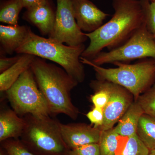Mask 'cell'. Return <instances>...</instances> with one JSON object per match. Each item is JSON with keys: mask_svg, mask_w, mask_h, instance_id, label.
Here are the masks:
<instances>
[{"mask_svg": "<svg viewBox=\"0 0 155 155\" xmlns=\"http://www.w3.org/2000/svg\"><path fill=\"white\" fill-rule=\"evenodd\" d=\"M112 5L115 12L111 19L93 32L85 33L90 42L82 58L91 61L104 48L119 47L145 23L141 0H112Z\"/></svg>", "mask_w": 155, "mask_h": 155, "instance_id": "obj_1", "label": "cell"}, {"mask_svg": "<svg viewBox=\"0 0 155 155\" xmlns=\"http://www.w3.org/2000/svg\"><path fill=\"white\" fill-rule=\"evenodd\" d=\"M30 69L52 115L63 114L77 119L79 110L72 103L70 93L78 82L63 68L38 57L35 58Z\"/></svg>", "mask_w": 155, "mask_h": 155, "instance_id": "obj_2", "label": "cell"}, {"mask_svg": "<svg viewBox=\"0 0 155 155\" xmlns=\"http://www.w3.org/2000/svg\"><path fill=\"white\" fill-rule=\"evenodd\" d=\"M85 48L84 44L70 46L49 38L39 36L31 30L26 39L16 52L30 54L54 62L80 83L83 82L85 78L84 64L80 60Z\"/></svg>", "mask_w": 155, "mask_h": 155, "instance_id": "obj_3", "label": "cell"}, {"mask_svg": "<svg viewBox=\"0 0 155 155\" xmlns=\"http://www.w3.org/2000/svg\"><path fill=\"white\" fill-rule=\"evenodd\" d=\"M83 64L92 67L97 79L107 81L126 89L137 101L140 95L155 83V59H142L134 64L116 62V68H106L81 57Z\"/></svg>", "mask_w": 155, "mask_h": 155, "instance_id": "obj_4", "label": "cell"}, {"mask_svg": "<svg viewBox=\"0 0 155 155\" xmlns=\"http://www.w3.org/2000/svg\"><path fill=\"white\" fill-rule=\"evenodd\" d=\"M26 125L20 137L25 147L41 155H68L69 150L61 134L60 123L50 116H24Z\"/></svg>", "mask_w": 155, "mask_h": 155, "instance_id": "obj_5", "label": "cell"}, {"mask_svg": "<svg viewBox=\"0 0 155 155\" xmlns=\"http://www.w3.org/2000/svg\"><path fill=\"white\" fill-rule=\"evenodd\" d=\"M6 93L13 110L19 116L52 115L30 68L23 72Z\"/></svg>", "mask_w": 155, "mask_h": 155, "instance_id": "obj_6", "label": "cell"}, {"mask_svg": "<svg viewBox=\"0 0 155 155\" xmlns=\"http://www.w3.org/2000/svg\"><path fill=\"white\" fill-rule=\"evenodd\" d=\"M148 58L155 59V40L144 23L123 44L109 51L101 52L90 61L101 66L116 62L129 64Z\"/></svg>", "mask_w": 155, "mask_h": 155, "instance_id": "obj_7", "label": "cell"}, {"mask_svg": "<svg viewBox=\"0 0 155 155\" xmlns=\"http://www.w3.org/2000/svg\"><path fill=\"white\" fill-rule=\"evenodd\" d=\"M54 24L48 38L70 46L84 44L87 39L78 25L72 0H57Z\"/></svg>", "mask_w": 155, "mask_h": 155, "instance_id": "obj_8", "label": "cell"}, {"mask_svg": "<svg viewBox=\"0 0 155 155\" xmlns=\"http://www.w3.org/2000/svg\"><path fill=\"white\" fill-rule=\"evenodd\" d=\"M90 86L91 88L103 89L108 93L109 101L104 110V121L100 129L103 131L113 128L133 102V96L126 89L107 81L92 80Z\"/></svg>", "mask_w": 155, "mask_h": 155, "instance_id": "obj_9", "label": "cell"}, {"mask_svg": "<svg viewBox=\"0 0 155 155\" xmlns=\"http://www.w3.org/2000/svg\"><path fill=\"white\" fill-rule=\"evenodd\" d=\"M61 134L69 150L90 143H98L101 130L85 123H61Z\"/></svg>", "mask_w": 155, "mask_h": 155, "instance_id": "obj_10", "label": "cell"}, {"mask_svg": "<svg viewBox=\"0 0 155 155\" xmlns=\"http://www.w3.org/2000/svg\"><path fill=\"white\" fill-rule=\"evenodd\" d=\"M73 11L78 25L82 31L91 33L103 25L110 16L100 10L89 0H72Z\"/></svg>", "mask_w": 155, "mask_h": 155, "instance_id": "obj_11", "label": "cell"}, {"mask_svg": "<svg viewBox=\"0 0 155 155\" xmlns=\"http://www.w3.org/2000/svg\"><path fill=\"white\" fill-rule=\"evenodd\" d=\"M56 11L51 0H46L26 9L23 19L33 24L43 35H49L54 24Z\"/></svg>", "mask_w": 155, "mask_h": 155, "instance_id": "obj_12", "label": "cell"}, {"mask_svg": "<svg viewBox=\"0 0 155 155\" xmlns=\"http://www.w3.org/2000/svg\"><path fill=\"white\" fill-rule=\"evenodd\" d=\"M31 30L27 25H0V44L3 52L9 54L16 52Z\"/></svg>", "mask_w": 155, "mask_h": 155, "instance_id": "obj_13", "label": "cell"}, {"mask_svg": "<svg viewBox=\"0 0 155 155\" xmlns=\"http://www.w3.org/2000/svg\"><path fill=\"white\" fill-rule=\"evenodd\" d=\"M26 125L23 117H20L10 108L1 109L0 112V141L17 139L22 135Z\"/></svg>", "mask_w": 155, "mask_h": 155, "instance_id": "obj_14", "label": "cell"}, {"mask_svg": "<svg viewBox=\"0 0 155 155\" xmlns=\"http://www.w3.org/2000/svg\"><path fill=\"white\" fill-rule=\"evenodd\" d=\"M144 114L140 104L134 101L114 127L121 137H128L137 134L140 119Z\"/></svg>", "mask_w": 155, "mask_h": 155, "instance_id": "obj_15", "label": "cell"}, {"mask_svg": "<svg viewBox=\"0 0 155 155\" xmlns=\"http://www.w3.org/2000/svg\"><path fill=\"white\" fill-rule=\"evenodd\" d=\"M18 61L0 75V91L6 92L17 81L25 71L30 68L35 56L30 54H20Z\"/></svg>", "mask_w": 155, "mask_h": 155, "instance_id": "obj_16", "label": "cell"}, {"mask_svg": "<svg viewBox=\"0 0 155 155\" xmlns=\"http://www.w3.org/2000/svg\"><path fill=\"white\" fill-rule=\"evenodd\" d=\"M137 134L150 151L155 150V118L143 114L139 122Z\"/></svg>", "mask_w": 155, "mask_h": 155, "instance_id": "obj_17", "label": "cell"}, {"mask_svg": "<svg viewBox=\"0 0 155 155\" xmlns=\"http://www.w3.org/2000/svg\"><path fill=\"white\" fill-rule=\"evenodd\" d=\"M24 8L22 0H0V22L18 25L19 14Z\"/></svg>", "mask_w": 155, "mask_h": 155, "instance_id": "obj_18", "label": "cell"}, {"mask_svg": "<svg viewBox=\"0 0 155 155\" xmlns=\"http://www.w3.org/2000/svg\"><path fill=\"white\" fill-rule=\"evenodd\" d=\"M120 137L114 127L101 131L98 143L101 155H115L118 150Z\"/></svg>", "mask_w": 155, "mask_h": 155, "instance_id": "obj_19", "label": "cell"}, {"mask_svg": "<svg viewBox=\"0 0 155 155\" xmlns=\"http://www.w3.org/2000/svg\"><path fill=\"white\" fill-rule=\"evenodd\" d=\"M123 149L119 153L116 152L115 155H149L150 151L137 134L126 137Z\"/></svg>", "mask_w": 155, "mask_h": 155, "instance_id": "obj_20", "label": "cell"}, {"mask_svg": "<svg viewBox=\"0 0 155 155\" xmlns=\"http://www.w3.org/2000/svg\"><path fill=\"white\" fill-rule=\"evenodd\" d=\"M144 114L155 118V83L137 100Z\"/></svg>", "mask_w": 155, "mask_h": 155, "instance_id": "obj_21", "label": "cell"}, {"mask_svg": "<svg viewBox=\"0 0 155 155\" xmlns=\"http://www.w3.org/2000/svg\"><path fill=\"white\" fill-rule=\"evenodd\" d=\"M147 29L155 40V2L150 0H141Z\"/></svg>", "mask_w": 155, "mask_h": 155, "instance_id": "obj_22", "label": "cell"}, {"mask_svg": "<svg viewBox=\"0 0 155 155\" xmlns=\"http://www.w3.org/2000/svg\"><path fill=\"white\" fill-rule=\"evenodd\" d=\"M2 142L8 155H37L30 151L19 140L10 139Z\"/></svg>", "mask_w": 155, "mask_h": 155, "instance_id": "obj_23", "label": "cell"}, {"mask_svg": "<svg viewBox=\"0 0 155 155\" xmlns=\"http://www.w3.org/2000/svg\"><path fill=\"white\" fill-rule=\"evenodd\" d=\"M68 155H101L98 143L84 145L70 150Z\"/></svg>", "mask_w": 155, "mask_h": 155, "instance_id": "obj_24", "label": "cell"}, {"mask_svg": "<svg viewBox=\"0 0 155 155\" xmlns=\"http://www.w3.org/2000/svg\"><path fill=\"white\" fill-rule=\"evenodd\" d=\"M94 94L91 96V102L94 107L101 108L103 110L106 107L109 100L108 93L104 90L100 88H92Z\"/></svg>", "mask_w": 155, "mask_h": 155, "instance_id": "obj_25", "label": "cell"}, {"mask_svg": "<svg viewBox=\"0 0 155 155\" xmlns=\"http://www.w3.org/2000/svg\"><path fill=\"white\" fill-rule=\"evenodd\" d=\"M86 116L91 125H93L95 127L100 128L104 124V114L102 109L94 107L86 114Z\"/></svg>", "mask_w": 155, "mask_h": 155, "instance_id": "obj_26", "label": "cell"}, {"mask_svg": "<svg viewBox=\"0 0 155 155\" xmlns=\"http://www.w3.org/2000/svg\"><path fill=\"white\" fill-rule=\"evenodd\" d=\"M18 55L12 58H7L2 56L0 58V73H2L10 67L16 64L19 60L21 54H18Z\"/></svg>", "mask_w": 155, "mask_h": 155, "instance_id": "obj_27", "label": "cell"}, {"mask_svg": "<svg viewBox=\"0 0 155 155\" xmlns=\"http://www.w3.org/2000/svg\"><path fill=\"white\" fill-rule=\"evenodd\" d=\"M24 8L27 9L46 0H22Z\"/></svg>", "mask_w": 155, "mask_h": 155, "instance_id": "obj_28", "label": "cell"}, {"mask_svg": "<svg viewBox=\"0 0 155 155\" xmlns=\"http://www.w3.org/2000/svg\"><path fill=\"white\" fill-rule=\"evenodd\" d=\"M150 152L152 153L153 155H155V150L150 151Z\"/></svg>", "mask_w": 155, "mask_h": 155, "instance_id": "obj_29", "label": "cell"}, {"mask_svg": "<svg viewBox=\"0 0 155 155\" xmlns=\"http://www.w3.org/2000/svg\"><path fill=\"white\" fill-rule=\"evenodd\" d=\"M149 155H153V154L150 151V153Z\"/></svg>", "mask_w": 155, "mask_h": 155, "instance_id": "obj_30", "label": "cell"}, {"mask_svg": "<svg viewBox=\"0 0 155 155\" xmlns=\"http://www.w3.org/2000/svg\"><path fill=\"white\" fill-rule=\"evenodd\" d=\"M150 1H152V2H155V0H150Z\"/></svg>", "mask_w": 155, "mask_h": 155, "instance_id": "obj_31", "label": "cell"}]
</instances>
